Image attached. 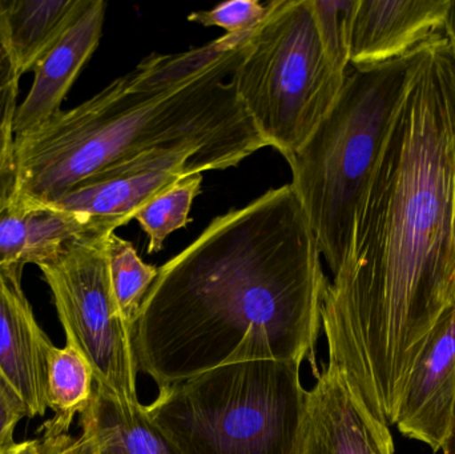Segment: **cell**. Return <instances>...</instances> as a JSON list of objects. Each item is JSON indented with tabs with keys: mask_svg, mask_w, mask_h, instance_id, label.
<instances>
[{
	"mask_svg": "<svg viewBox=\"0 0 455 454\" xmlns=\"http://www.w3.org/2000/svg\"><path fill=\"white\" fill-rule=\"evenodd\" d=\"M12 124L11 122L0 128V210L8 204L15 189Z\"/></svg>",
	"mask_w": 455,
	"mask_h": 454,
	"instance_id": "24",
	"label": "cell"
},
{
	"mask_svg": "<svg viewBox=\"0 0 455 454\" xmlns=\"http://www.w3.org/2000/svg\"><path fill=\"white\" fill-rule=\"evenodd\" d=\"M108 235L74 240L39 268L52 293L67 344L90 362L96 386L119 402H138L133 330L112 291L106 250Z\"/></svg>",
	"mask_w": 455,
	"mask_h": 454,
	"instance_id": "7",
	"label": "cell"
},
{
	"mask_svg": "<svg viewBox=\"0 0 455 454\" xmlns=\"http://www.w3.org/2000/svg\"><path fill=\"white\" fill-rule=\"evenodd\" d=\"M454 26L455 0H355L349 66L403 58Z\"/></svg>",
	"mask_w": 455,
	"mask_h": 454,
	"instance_id": "11",
	"label": "cell"
},
{
	"mask_svg": "<svg viewBox=\"0 0 455 454\" xmlns=\"http://www.w3.org/2000/svg\"><path fill=\"white\" fill-rule=\"evenodd\" d=\"M302 362L253 360L159 389L152 423L180 454H296Z\"/></svg>",
	"mask_w": 455,
	"mask_h": 454,
	"instance_id": "5",
	"label": "cell"
},
{
	"mask_svg": "<svg viewBox=\"0 0 455 454\" xmlns=\"http://www.w3.org/2000/svg\"><path fill=\"white\" fill-rule=\"evenodd\" d=\"M251 32L181 53H152L72 109L13 139L12 200L48 203L91 176L160 148L246 141L267 147L232 76Z\"/></svg>",
	"mask_w": 455,
	"mask_h": 454,
	"instance_id": "3",
	"label": "cell"
},
{
	"mask_svg": "<svg viewBox=\"0 0 455 454\" xmlns=\"http://www.w3.org/2000/svg\"><path fill=\"white\" fill-rule=\"evenodd\" d=\"M203 173L187 176L149 200L136 213L135 220L148 236V253H157L172 232L186 228L192 204L200 194Z\"/></svg>",
	"mask_w": 455,
	"mask_h": 454,
	"instance_id": "19",
	"label": "cell"
},
{
	"mask_svg": "<svg viewBox=\"0 0 455 454\" xmlns=\"http://www.w3.org/2000/svg\"><path fill=\"white\" fill-rule=\"evenodd\" d=\"M269 10L270 2L261 4L257 0H230L212 10L196 11L188 16V20L205 27H220L227 34L240 35L256 29Z\"/></svg>",
	"mask_w": 455,
	"mask_h": 454,
	"instance_id": "21",
	"label": "cell"
},
{
	"mask_svg": "<svg viewBox=\"0 0 455 454\" xmlns=\"http://www.w3.org/2000/svg\"><path fill=\"white\" fill-rule=\"evenodd\" d=\"M455 307V28L419 45L323 288L328 367L389 426L419 351Z\"/></svg>",
	"mask_w": 455,
	"mask_h": 454,
	"instance_id": "1",
	"label": "cell"
},
{
	"mask_svg": "<svg viewBox=\"0 0 455 454\" xmlns=\"http://www.w3.org/2000/svg\"><path fill=\"white\" fill-rule=\"evenodd\" d=\"M44 445L47 454H96L93 440L87 434H82L79 437H59L55 440H40Z\"/></svg>",
	"mask_w": 455,
	"mask_h": 454,
	"instance_id": "25",
	"label": "cell"
},
{
	"mask_svg": "<svg viewBox=\"0 0 455 454\" xmlns=\"http://www.w3.org/2000/svg\"><path fill=\"white\" fill-rule=\"evenodd\" d=\"M92 367L71 344L51 346L47 356V407L55 412L43 426L44 440L67 436L75 416L82 415L92 400Z\"/></svg>",
	"mask_w": 455,
	"mask_h": 454,
	"instance_id": "17",
	"label": "cell"
},
{
	"mask_svg": "<svg viewBox=\"0 0 455 454\" xmlns=\"http://www.w3.org/2000/svg\"><path fill=\"white\" fill-rule=\"evenodd\" d=\"M115 232L101 221L43 203L10 199L0 210V267H40L69 243Z\"/></svg>",
	"mask_w": 455,
	"mask_h": 454,
	"instance_id": "14",
	"label": "cell"
},
{
	"mask_svg": "<svg viewBox=\"0 0 455 454\" xmlns=\"http://www.w3.org/2000/svg\"><path fill=\"white\" fill-rule=\"evenodd\" d=\"M416 50L395 60L347 69L329 114L286 160L291 186L333 276L349 250L355 210L405 95Z\"/></svg>",
	"mask_w": 455,
	"mask_h": 454,
	"instance_id": "4",
	"label": "cell"
},
{
	"mask_svg": "<svg viewBox=\"0 0 455 454\" xmlns=\"http://www.w3.org/2000/svg\"><path fill=\"white\" fill-rule=\"evenodd\" d=\"M112 291L127 324L135 330L147 293L156 280L159 268L141 260L132 243L115 232L106 240Z\"/></svg>",
	"mask_w": 455,
	"mask_h": 454,
	"instance_id": "18",
	"label": "cell"
},
{
	"mask_svg": "<svg viewBox=\"0 0 455 454\" xmlns=\"http://www.w3.org/2000/svg\"><path fill=\"white\" fill-rule=\"evenodd\" d=\"M90 0H0V29L19 74L40 59L76 21Z\"/></svg>",
	"mask_w": 455,
	"mask_h": 454,
	"instance_id": "15",
	"label": "cell"
},
{
	"mask_svg": "<svg viewBox=\"0 0 455 454\" xmlns=\"http://www.w3.org/2000/svg\"><path fill=\"white\" fill-rule=\"evenodd\" d=\"M0 454H47L44 445L40 440H27V442H13L0 450Z\"/></svg>",
	"mask_w": 455,
	"mask_h": 454,
	"instance_id": "26",
	"label": "cell"
},
{
	"mask_svg": "<svg viewBox=\"0 0 455 454\" xmlns=\"http://www.w3.org/2000/svg\"><path fill=\"white\" fill-rule=\"evenodd\" d=\"M20 77L7 40L0 29V128L13 122L18 109Z\"/></svg>",
	"mask_w": 455,
	"mask_h": 454,
	"instance_id": "22",
	"label": "cell"
},
{
	"mask_svg": "<svg viewBox=\"0 0 455 454\" xmlns=\"http://www.w3.org/2000/svg\"><path fill=\"white\" fill-rule=\"evenodd\" d=\"M312 5L326 52L339 68L347 71L355 0H312Z\"/></svg>",
	"mask_w": 455,
	"mask_h": 454,
	"instance_id": "20",
	"label": "cell"
},
{
	"mask_svg": "<svg viewBox=\"0 0 455 454\" xmlns=\"http://www.w3.org/2000/svg\"><path fill=\"white\" fill-rule=\"evenodd\" d=\"M107 3L90 0L82 15L32 69L34 83L13 117V139H20L61 111V103L100 43Z\"/></svg>",
	"mask_w": 455,
	"mask_h": 454,
	"instance_id": "13",
	"label": "cell"
},
{
	"mask_svg": "<svg viewBox=\"0 0 455 454\" xmlns=\"http://www.w3.org/2000/svg\"><path fill=\"white\" fill-rule=\"evenodd\" d=\"M23 268L0 267V375L18 392L28 418L47 412V356L51 343L21 288Z\"/></svg>",
	"mask_w": 455,
	"mask_h": 454,
	"instance_id": "12",
	"label": "cell"
},
{
	"mask_svg": "<svg viewBox=\"0 0 455 454\" xmlns=\"http://www.w3.org/2000/svg\"><path fill=\"white\" fill-rule=\"evenodd\" d=\"M347 72L326 52L312 0H272L232 80L265 143L288 160L329 114Z\"/></svg>",
	"mask_w": 455,
	"mask_h": 454,
	"instance_id": "6",
	"label": "cell"
},
{
	"mask_svg": "<svg viewBox=\"0 0 455 454\" xmlns=\"http://www.w3.org/2000/svg\"><path fill=\"white\" fill-rule=\"evenodd\" d=\"M315 375L296 454H395L389 426L369 410L344 372L326 365Z\"/></svg>",
	"mask_w": 455,
	"mask_h": 454,
	"instance_id": "9",
	"label": "cell"
},
{
	"mask_svg": "<svg viewBox=\"0 0 455 454\" xmlns=\"http://www.w3.org/2000/svg\"><path fill=\"white\" fill-rule=\"evenodd\" d=\"M455 420V307L441 319L417 356L395 426L408 439L440 452Z\"/></svg>",
	"mask_w": 455,
	"mask_h": 454,
	"instance_id": "10",
	"label": "cell"
},
{
	"mask_svg": "<svg viewBox=\"0 0 455 454\" xmlns=\"http://www.w3.org/2000/svg\"><path fill=\"white\" fill-rule=\"evenodd\" d=\"M443 454H455V420L453 431H451V437L446 442L445 447H443Z\"/></svg>",
	"mask_w": 455,
	"mask_h": 454,
	"instance_id": "27",
	"label": "cell"
},
{
	"mask_svg": "<svg viewBox=\"0 0 455 454\" xmlns=\"http://www.w3.org/2000/svg\"><path fill=\"white\" fill-rule=\"evenodd\" d=\"M80 426L96 454H180L152 423L147 405L119 402L96 386Z\"/></svg>",
	"mask_w": 455,
	"mask_h": 454,
	"instance_id": "16",
	"label": "cell"
},
{
	"mask_svg": "<svg viewBox=\"0 0 455 454\" xmlns=\"http://www.w3.org/2000/svg\"><path fill=\"white\" fill-rule=\"evenodd\" d=\"M328 277L291 184L211 221L160 267L133 330L157 388L253 360L315 354Z\"/></svg>",
	"mask_w": 455,
	"mask_h": 454,
	"instance_id": "2",
	"label": "cell"
},
{
	"mask_svg": "<svg viewBox=\"0 0 455 454\" xmlns=\"http://www.w3.org/2000/svg\"><path fill=\"white\" fill-rule=\"evenodd\" d=\"M264 147L246 141H205L160 148L114 165L63 196L43 203L95 219L116 231L149 200L187 176L237 167Z\"/></svg>",
	"mask_w": 455,
	"mask_h": 454,
	"instance_id": "8",
	"label": "cell"
},
{
	"mask_svg": "<svg viewBox=\"0 0 455 454\" xmlns=\"http://www.w3.org/2000/svg\"><path fill=\"white\" fill-rule=\"evenodd\" d=\"M28 418V410L18 392L0 375V450L13 444L16 426Z\"/></svg>",
	"mask_w": 455,
	"mask_h": 454,
	"instance_id": "23",
	"label": "cell"
}]
</instances>
